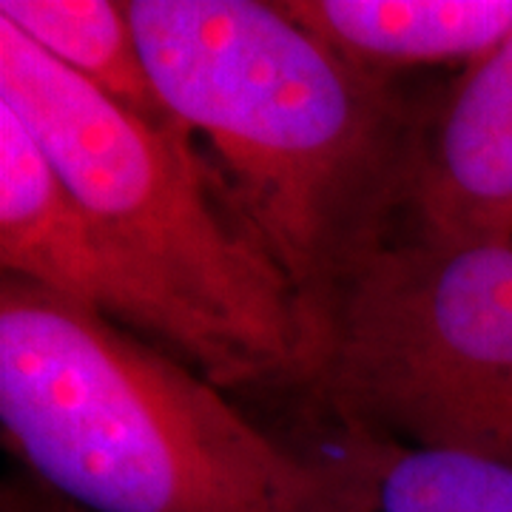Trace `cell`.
Wrapping results in <instances>:
<instances>
[{
  "label": "cell",
  "instance_id": "6da1fadb",
  "mask_svg": "<svg viewBox=\"0 0 512 512\" xmlns=\"http://www.w3.org/2000/svg\"><path fill=\"white\" fill-rule=\"evenodd\" d=\"M126 6L165 109L200 143L308 313L407 231L421 109L393 77L342 57L282 3Z\"/></svg>",
  "mask_w": 512,
  "mask_h": 512
},
{
  "label": "cell",
  "instance_id": "3957f363",
  "mask_svg": "<svg viewBox=\"0 0 512 512\" xmlns=\"http://www.w3.org/2000/svg\"><path fill=\"white\" fill-rule=\"evenodd\" d=\"M0 427L92 512H328L322 456L265 436L200 370L106 313L0 279Z\"/></svg>",
  "mask_w": 512,
  "mask_h": 512
},
{
  "label": "cell",
  "instance_id": "7a4b0ae2",
  "mask_svg": "<svg viewBox=\"0 0 512 512\" xmlns=\"http://www.w3.org/2000/svg\"><path fill=\"white\" fill-rule=\"evenodd\" d=\"M0 103L89 222L114 322L222 390L308 382V305L183 123L117 106L3 18Z\"/></svg>",
  "mask_w": 512,
  "mask_h": 512
},
{
  "label": "cell",
  "instance_id": "ba28073f",
  "mask_svg": "<svg viewBox=\"0 0 512 512\" xmlns=\"http://www.w3.org/2000/svg\"><path fill=\"white\" fill-rule=\"evenodd\" d=\"M328 512H512V467L336 433Z\"/></svg>",
  "mask_w": 512,
  "mask_h": 512
},
{
  "label": "cell",
  "instance_id": "8992f818",
  "mask_svg": "<svg viewBox=\"0 0 512 512\" xmlns=\"http://www.w3.org/2000/svg\"><path fill=\"white\" fill-rule=\"evenodd\" d=\"M0 268L69 302L114 316L92 228L46 151L0 103Z\"/></svg>",
  "mask_w": 512,
  "mask_h": 512
},
{
  "label": "cell",
  "instance_id": "5b68a950",
  "mask_svg": "<svg viewBox=\"0 0 512 512\" xmlns=\"http://www.w3.org/2000/svg\"><path fill=\"white\" fill-rule=\"evenodd\" d=\"M404 234L441 245L512 242V35L421 114Z\"/></svg>",
  "mask_w": 512,
  "mask_h": 512
},
{
  "label": "cell",
  "instance_id": "52a82bcc",
  "mask_svg": "<svg viewBox=\"0 0 512 512\" xmlns=\"http://www.w3.org/2000/svg\"><path fill=\"white\" fill-rule=\"evenodd\" d=\"M282 9L367 72L464 69L512 35V0H288Z\"/></svg>",
  "mask_w": 512,
  "mask_h": 512
},
{
  "label": "cell",
  "instance_id": "9c48e42d",
  "mask_svg": "<svg viewBox=\"0 0 512 512\" xmlns=\"http://www.w3.org/2000/svg\"><path fill=\"white\" fill-rule=\"evenodd\" d=\"M0 18L117 106L157 123L174 120L148 74L126 3L3 0Z\"/></svg>",
  "mask_w": 512,
  "mask_h": 512
},
{
  "label": "cell",
  "instance_id": "277c9868",
  "mask_svg": "<svg viewBox=\"0 0 512 512\" xmlns=\"http://www.w3.org/2000/svg\"><path fill=\"white\" fill-rule=\"evenodd\" d=\"M311 322L302 387L333 433L512 467V242L402 234Z\"/></svg>",
  "mask_w": 512,
  "mask_h": 512
}]
</instances>
